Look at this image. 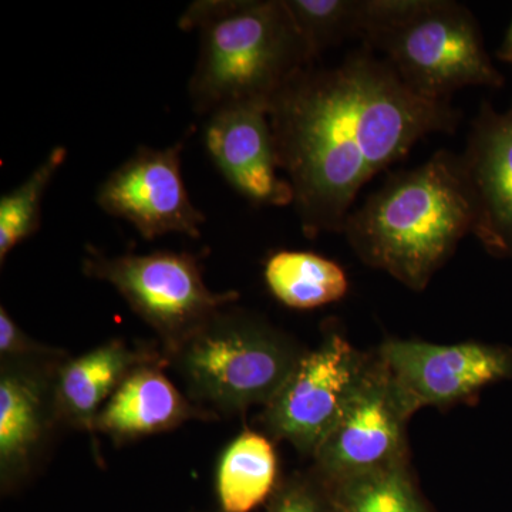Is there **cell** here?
I'll use <instances>...</instances> for the list:
<instances>
[{
  "instance_id": "cell-1",
  "label": "cell",
  "mask_w": 512,
  "mask_h": 512,
  "mask_svg": "<svg viewBox=\"0 0 512 512\" xmlns=\"http://www.w3.org/2000/svg\"><path fill=\"white\" fill-rule=\"evenodd\" d=\"M279 170L303 234H342L357 194L421 138L456 133L463 113L423 99L363 46L333 67H305L272 97Z\"/></svg>"
},
{
  "instance_id": "cell-2",
  "label": "cell",
  "mask_w": 512,
  "mask_h": 512,
  "mask_svg": "<svg viewBox=\"0 0 512 512\" xmlns=\"http://www.w3.org/2000/svg\"><path fill=\"white\" fill-rule=\"evenodd\" d=\"M473 222L460 156L440 150L394 175L350 212L342 234L366 265L421 292L471 234Z\"/></svg>"
},
{
  "instance_id": "cell-3",
  "label": "cell",
  "mask_w": 512,
  "mask_h": 512,
  "mask_svg": "<svg viewBox=\"0 0 512 512\" xmlns=\"http://www.w3.org/2000/svg\"><path fill=\"white\" fill-rule=\"evenodd\" d=\"M178 25L200 36L188 94L204 116L234 104L269 106L296 73L315 64L285 0H198Z\"/></svg>"
},
{
  "instance_id": "cell-4",
  "label": "cell",
  "mask_w": 512,
  "mask_h": 512,
  "mask_svg": "<svg viewBox=\"0 0 512 512\" xmlns=\"http://www.w3.org/2000/svg\"><path fill=\"white\" fill-rule=\"evenodd\" d=\"M305 352L254 313L222 309L163 355L183 380L188 399L221 417L268 406Z\"/></svg>"
},
{
  "instance_id": "cell-5",
  "label": "cell",
  "mask_w": 512,
  "mask_h": 512,
  "mask_svg": "<svg viewBox=\"0 0 512 512\" xmlns=\"http://www.w3.org/2000/svg\"><path fill=\"white\" fill-rule=\"evenodd\" d=\"M363 43L380 50L400 80L423 99L450 101L466 87L504 84L477 19L454 0H421L412 15L369 33Z\"/></svg>"
},
{
  "instance_id": "cell-6",
  "label": "cell",
  "mask_w": 512,
  "mask_h": 512,
  "mask_svg": "<svg viewBox=\"0 0 512 512\" xmlns=\"http://www.w3.org/2000/svg\"><path fill=\"white\" fill-rule=\"evenodd\" d=\"M83 269L120 293L131 311L157 333L163 353L180 346L239 298L235 291L212 292L197 256L188 252L106 256L89 248Z\"/></svg>"
},
{
  "instance_id": "cell-7",
  "label": "cell",
  "mask_w": 512,
  "mask_h": 512,
  "mask_svg": "<svg viewBox=\"0 0 512 512\" xmlns=\"http://www.w3.org/2000/svg\"><path fill=\"white\" fill-rule=\"evenodd\" d=\"M372 356L357 350L339 332L306 350L261 421L266 433L313 457L348 409Z\"/></svg>"
},
{
  "instance_id": "cell-8",
  "label": "cell",
  "mask_w": 512,
  "mask_h": 512,
  "mask_svg": "<svg viewBox=\"0 0 512 512\" xmlns=\"http://www.w3.org/2000/svg\"><path fill=\"white\" fill-rule=\"evenodd\" d=\"M413 414L389 370L373 355L348 409L312 457L313 473L332 485L409 460L407 423Z\"/></svg>"
},
{
  "instance_id": "cell-9",
  "label": "cell",
  "mask_w": 512,
  "mask_h": 512,
  "mask_svg": "<svg viewBox=\"0 0 512 512\" xmlns=\"http://www.w3.org/2000/svg\"><path fill=\"white\" fill-rule=\"evenodd\" d=\"M376 355L413 413L466 402L485 387L512 379V349L505 346L390 339Z\"/></svg>"
},
{
  "instance_id": "cell-10",
  "label": "cell",
  "mask_w": 512,
  "mask_h": 512,
  "mask_svg": "<svg viewBox=\"0 0 512 512\" xmlns=\"http://www.w3.org/2000/svg\"><path fill=\"white\" fill-rule=\"evenodd\" d=\"M183 141L156 150L140 147L106 178L97 191V205L134 225L141 237L167 234L201 237L204 214L194 207L181 174Z\"/></svg>"
},
{
  "instance_id": "cell-11",
  "label": "cell",
  "mask_w": 512,
  "mask_h": 512,
  "mask_svg": "<svg viewBox=\"0 0 512 512\" xmlns=\"http://www.w3.org/2000/svg\"><path fill=\"white\" fill-rule=\"evenodd\" d=\"M62 360L0 362V480L5 490L33 473L60 424L55 376Z\"/></svg>"
},
{
  "instance_id": "cell-12",
  "label": "cell",
  "mask_w": 512,
  "mask_h": 512,
  "mask_svg": "<svg viewBox=\"0 0 512 512\" xmlns=\"http://www.w3.org/2000/svg\"><path fill=\"white\" fill-rule=\"evenodd\" d=\"M473 204L474 235L488 254L512 261V106L483 101L460 154Z\"/></svg>"
},
{
  "instance_id": "cell-13",
  "label": "cell",
  "mask_w": 512,
  "mask_h": 512,
  "mask_svg": "<svg viewBox=\"0 0 512 512\" xmlns=\"http://www.w3.org/2000/svg\"><path fill=\"white\" fill-rule=\"evenodd\" d=\"M208 117L205 147L229 185L255 205L286 207L293 204L291 184L278 175L268 106L234 104Z\"/></svg>"
},
{
  "instance_id": "cell-14",
  "label": "cell",
  "mask_w": 512,
  "mask_h": 512,
  "mask_svg": "<svg viewBox=\"0 0 512 512\" xmlns=\"http://www.w3.org/2000/svg\"><path fill=\"white\" fill-rule=\"evenodd\" d=\"M167 359L138 366L97 414L93 431L117 443L177 429L191 420H215L175 387L164 373Z\"/></svg>"
},
{
  "instance_id": "cell-15",
  "label": "cell",
  "mask_w": 512,
  "mask_h": 512,
  "mask_svg": "<svg viewBox=\"0 0 512 512\" xmlns=\"http://www.w3.org/2000/svg\"><path fill=\"white\" fill-rule=\"evenodd\" d=\"M156 350L136 349L113 339L82 356L66 357L55 376L57 416L72 429L93 431L97 414L138 366L163 357Z\"/></svg>"
},
{
  "instance_id": "cell-16",
  "label": "cell",
  "mask_w": 512,
  "mask_h": 512,
  "mask_svg": "<svg viewBox=\"0 0 512 512\" xmlns=\"http://www.w3.org/2000/svg\"><path fill=\"white\" fill-rule=\"evenodd\" d=\"M278 457L271 439L256 431H242L220 458L217 494L222 512H251L274 493Z\"/></svg>"
},
{
  "instance_id": "cell-17",
  "label": "cell",
  "mask_w": 512,
  "mask_h": 512,
  "mask_svg": "<svg viewBox=\"0 0 512 512\" xmlns=\"http://www.w3.org/2000/svg\"><path fill=\"white\" fill-rule=\"evenodd\" d=\"M269 291L292 309H315L338 302L349 291L342 266L306 251H279L265 265Z\"/></svg>"
},
{
  "instance_id": "cell-18",
  "label": "cell",
  "mask_w": 512,
  "mask_h": 512,
  "mask_svg": "<svg viewBox=\"0 0 512 512\" xmlns=\"http://www.w3.org/2000/svg\"><path fill=\"white\" fill-rule=\"evenodd\" d=\"M332 512H429L409 460L328 485Z\"/></svg>"
},
{
  "instance_id": "cell-19",
  "label": "cell",
  "mask_w": 512,
  "mask_h": 512,
  "mask_svg": "<svg viewBox=\"0 0 512 512\" xmlns=\"http://www.w3.org/2000/svg\"><path fill=\"white\" fill-rule=\"evenodd\" d=\"M67 158L66 147L57 146L15 190L0 198V262L12 249L33 237L42 224V202L47 187Z\"/></svg>"
},
{
  "instance_id": "cell-20",
  "label": "cell",
  "mask_w": 512,
  "mask_h": 512,
  "mask_svg": "<svg viewBox=\"0 0 512 512\" xmlns=\"http://www.w3.org/2000/svg\"><path fill=\"white\" fill-rule=\"evenodd\" d=\"M285 5L313 60L343 40L360 37L362 0H285Z\"/></svg>"
},
{
  "instance_id": "cell-21",
  "label": "cell",
  "mask_w": 512,
  "mask_h": 512,
  "mask_svg": "<svg viewBox=\"0 0 512 512\" xmlns=\"http://www.w3.org/2000/svg\"><path fill=\"white\" fill-rule=\"evenodd\" d=\"M266 512H332L328 485L313 470L296 474L276 488Z\"/></svg>"
},
{
  "instance_id": "cell-22",
  "label": "cell",
  "mask_w": 512,
  "mask_h": 512,
  "mask_svg": "<svg viewBox=\"0 0 512 512\" xmlns=\"http://www.w3.org/2000/svg\"><path fill=\"white\" fill-rule=\"evenodd\" d=\"M66 353L30 338L0 306V359H64Z\"/></svg>"
},
{
  "instance_id": "cell-23",
  "label": "cell",
  "mask_w": 512,
  "mask_h": 512,
  "mask_svg": "<svg viewBox=\"0 0 512 512\" xmlns=\"http://www.w3.org/2000/svg\"><path fill=\"white\" fill-rule=\"evenodd\" d=\"M497 57L505 63L512 64V22L504 37L503 45L497 50Z\"/></svg>"
}]
</instances>
